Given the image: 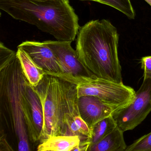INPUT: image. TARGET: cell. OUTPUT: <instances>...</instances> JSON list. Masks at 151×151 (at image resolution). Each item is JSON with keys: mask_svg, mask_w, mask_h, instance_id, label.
<instances>
[{"mask_svg": "<svg viewBox=\"0 0 151 151\" xmlns=\"http://www.w3.org/2000/svg\"><path fill=\"white\" fill-rule=\"evenodd\" d=\"M0 9L59 41L73 42L80 28L78 16L69 0H0Z\"/></svg>", "mask_w": 151, "mask_h": 151, "instance_id": "3957f363", "label": "cell"}, {"mask_svg": "<svg viewBox=\"0 0 151 151\" xmlns=\"http://www.w3.org/2000/svg\"><path fill=\"white\" fill-rule=\"evenodd\" d=\"M151 111V79H144L136 92L133 101L115 111L112 116L123 132L131 130L139 125Z\"/></svg>", "mask_w": 151, "mask_h": 151, "instance_id": "8992f818", "label": "cell"}, {"mask_svg": "<svg viewBox=\"0 0 151 151\" xmlns=\"http://www.w3.org/2000/svg\"><path fill=\"white\" fill-rule=\"evenodd\" d=\"M45 73L55 76L76 85L78 98L82 96H95L118 109L130 104L136 96L134 89L124 85L123 83H114L95 76H74L61 72L45 71Z\"/></svg>", "mask_w": 151, "mask_h": 151, "instance_id": "5b68a950", "label": "cell"}, {"mask_svg": "<svg viewBox=\"0 0 151 151\" xmlns=\"http://www.w3.org/2000/svg\"><path fill=\"white\" fill-rule=\"evenodd\" d=\"M77 36L76 50L87 76L122 83L119 34L110 21H89L80 27Z\"/></svg>", "mask_w": 151, "mask_h": 151, "instance_id": "6da1fadb", "label": "cell"}, {"mask_svg": "<svg viewBox=\"0 0 151 151\" xmlns=\"http://www.w3.org/2000/svg\"><path fill=\"white\" fill-rule=\"evenodd\" d=\"M125 151H151V132L135 140Z\"/></svg>", "mask_w": 151, "mask_h": 151, "instance_id": "2e32d148", "label": "cell"}, {"mask_svg": "<svg viewBox=\"0 0 151 151\" xmlns=\"http://www.w3.org/2000/svg\"><path fill=\"white\" fill-rule=\"evenodd\" d=\"M44 42L54 53L60 72L74 76H87L78 60L76 50H74L71 47V42L47 40Z\"/></svg>", "mask_w": 151, "mask_h": 151, "instance_id": "ba28073f", "label": "cell"}, {"mask_svg": "<svg viewBox=\"0 0 151 151\" xmlns=\"http://www.w3.org/2000/svg\"><path fill=\"white\" fill-rule=\"evenodd\" d=\"M37 1H47L49 0H37Z\"/></svg>", "mask_w": 151, "mask_h": 151, "instance_id": "44dd1931", "label": "cell"}, {"mask_svg": "<svg viewBox=\"0 0 151 151\" xmlns=\"http://www.w3.org/2000/svg\"><path fill=\"white\" fill-rule=\"evenodd\" d=\"M17 53L23 71L29 83L33 87L37 86L45 74V70L24 50L17 48Z\"/></svg>", "mask_w": 151, "mask_h": 151, "instance_id": "4fadbf2b", "label": "cell"}, {"mask_svg": "<svg viewBox=\"0 0 151 151\" xmlns=\"http://www.w3.org/2000/svg\"><path fill=\"white\" fill-rule=\"evenodd\" d=\"M24 117L29 140L33 143L39 141L44 122L43 108L39 97L29 82L25 93Z\"/></svg>", "mask_w": 151, "mask_h": 151, "instance_id": "52a82bcc", "label": "cell"}, {"mask_svg": "<svg viewBox=\"0 0 151 151\" xmlns=\"http://www.w3.org/2000/svg\"><path fill=\"white\" fill-rule=\"evenodd\" d=\"M33 88L41 101L44 114L40 143L52 136L68 135L66 119L79 113L76 85L45 74Z\"/></svg>", "mask_w": 151, "mask_h": 151, "instance_id": "277c9868", "label": "cell"}, {"mask_svg": "<svg viewBox=\"0 0 151 151\" xmlns=\"http://www.w3.org/2000/svg\"><path fill=\"white\" fill-rule=\"evenodd\" d=\"M116 127V123L112 115L98 122L91 129V145L99 142L113 131Z\"/></svg>", "mask_w": 151, "mask_h": 151, "instance_id": "5bb4252c", "label": "cell"}, {"mask_svg": "<svg viewBox=\"0 0 151 151\" xmlns=\"http://www.w3.org/2000/svg\"><path fill=\"white\" fill-rule=\"evenodd\" d=\"M91 140L89 139L81 141L78 145L76 147L73 151H88L90 145H91Z\"/></svg>", "mask_w": 151, "mask_h": 151, "instance_id": "d6986e66", "label": "cell"}, {"mask_svg": "<svg viewBox=\"0 0 151 151\" xmlns=\"http://www.w3.org/2000/svg\"><path fill=\"white\" fill-rule=\"evenodd\" d=\"M81 1H92L111 7L126 16L128 19L133 20L136 13L130 0H79Z\"/></svg>", "mask_w": 151, "mask_h": 151, "instance_id": "9a60e30c", "label": "cell"}, {"mask_svg": "<svg viewBox=\"0 0 151 151\" xmlns=\"http://www.w3.org/2000/svg\"><path fill=\"white\" fill-rule=\"evenodd\" d=\"M1 151H14L6 139V135L5 134L4 130H1Z\"/></svg>", "mask_w": 151, "mask_h": 151, "instance_id": "ac0fdd59", "label": "cell"}, {"mask_svg": "<svg viewBox=\"0 0 151 151\" xmlns=\"http://www.w3.org/2000/svg\"><path fill=\"white\" fill-rule=\"evenodd\" d=\"M124 132L116 127L100 141L91 145L89 151H125L127 147L124 141Z\"/></svg>", "mask_w": 151, "mask_h": 151, "instance_id": "7c38bea8", "label": "cell"}, {"mask_svg": "<svg viewBox=\"0 0 151 151\" xmlns=\"http://www.w3.org/2000/svg\"><path fill=\"white\" fill-rule=\"evenodd\" d=\"M26 52L34 61L47 72H60L57 59L52 49L44 42L26 41L17 47Z\"/></svg>", "mask_w": 151, "mask_h": 151, "instance_id": "30bf717a", "label": "cell"}, {"mask_svg": "<svg viewBox=\"0 0 151 151\" xmlns=\"http://www.w3.org/2000/svg\"><path fill=\"white\" fill-rule=\"evenodd\" d=\"M78 105L80 116L90 129L98 122L112 115L115 111L119 109L93 96H82L78 98Z\"/></svg>", "mask_w": 151, "mask_h": 151, "instance_id": "9c48e42d", "label": "cell"}, {"mask_svg": "<svg viewBox=\"0 0 151 151\" xmlns=\"http://www.w3.org/2000/svg\"><path fill=\"white\" fill-rule=\"evenodd\" d=\"M81 139L79 136L69 135L54 136L40 143L38 151H71L79 145Z\"/></svg>", "mask_w": 151, "mask_h": 151, "instance_id": "8fae6325", "label": "cell"}, {"mask_svg": "<svg viewBox=\"0 0 151 151\" xmlns=\"http://www.w3.org/2000/svg\"><path fill=\"white\" fill-rule=\"evenodd\" d=\"M28 83L17 52L1 42V117L14 134L19 151L31 150L24 117L25 93Z\"/></svg>", "mask_w": 151, "mask_h": 151, "instance_id": "7a4b0ae2", "label": "cell"}, {"mask_svg": "<svg viewBox=\"0 0 151 151\" xmlns=\"http://www.w3.org/2000/svg\"><path fill=\"white\" fill-rule=\"evenodd\" d=\"M140 63L144 70V79H151V56L142 57Z\"/></svg>", "mask_w": 151, "mask_h": 151, "instance_id": "e0dca14e", "label": "cell"}, {"mask_svg": "<svg viewBox=\"0 0 151 151\" xmlns=\"http://www.w3.org/2000/svg\"><path fill=\"white\" fill-rule=\"evenodd\" d=\"M145 1L147 4H149L150 6H151V0H145Z\"/></svg>", "mask_w": 151, "mask_h": 151, "instance_id": "ffe728a7", "label": "cell"}]
</instances>
